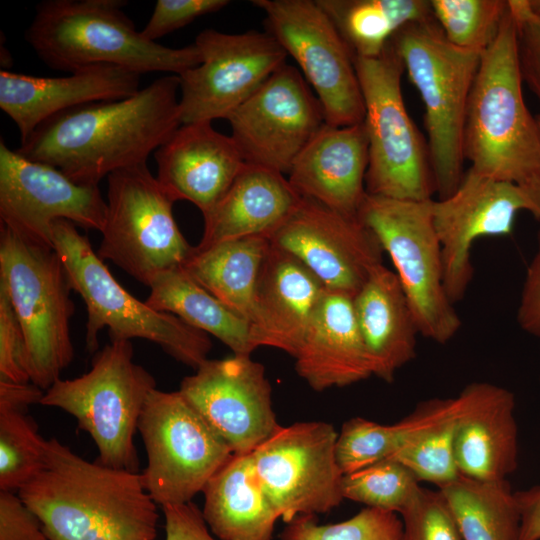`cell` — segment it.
<instances>
[{
    "label": "cell",
    "instance_id": "obj_1",
    "mask_svg": "<svg viewBox=\"0 0 540 540\" xmlns=\"http://www.w3.org/2000/svg\"><path fill=\"white\" fill-rule=\"evenodd\" d=\"M178 75L160 77L136 94L84 104L42 123L16 149L80 185L147 163L181 125Z\"/></svg>",
    "mask_w": 540,
    "mask_h": 540
},
{
    "label": "cell",
    "instance_id": "obj_2",
    "mask_svg": "<svg viewBox=\"0 0 540 540\" xmlns=\"http://www.w3.org/2000/svg\"><path fill=\"white\" fill-rule=\"evenodd\" d=\"M50 540H154L159 514L140 472L83 459L56 438L18 492Z\"/></svg>",
    "mask_w": 540,
    "mask_h": 540
},
{
    "label": "cell",
    "instance_id": "obj_3",
    "mask_svg": "<svg viewBox=\"0 0 540 540\" xmlns=\"http://www.w3.org/2000/svg\"><path fill=\"white\" fill-rule=\"evenodd\" d=\"M123 0H45L36 6L25 39L54 70L73 73L111 65L140 75H181L199 65L195 43L171 48L145 39L123 8Z\"/></svg>",
    "mask_w": 540,
    "mask_h": 540
},
{
    "label": "cell",
    "instance_id": "obj_4",
    "mask_svg": "<svg viewBox=\"0 0 540 540\" xmlns=\"http://www.w3.org/2000/svg\"><path fill=\"white\" fill-rule=\"evenodd\" d=\"M463 155L480 174L540 184V131L523 98L516 23L509 6L495 40L480 56L467 106Z\"/></svg>",
    "mask_w": 540,
    "mask_h": 540
},
{
    "label": "cell",
    "instance_id": "obj_5",
    "mask_svg": "<svg viewBox=\"0 0 540 540\" xmlns=\"http://www.w3.org/2000/svg\"><path fill=\"white\" fill-rule=\"evenodd\" d=\"M52 235L71 288L87 308L85 344L90 353L98 351V333L106 327L111 341H151L194 370L208 359L212 348L208 334L171 313L154 310L126 291L74 223L55 221Z\"/></svg>",
    "mask_w": 540,
    "mask_h": 540
},
{
    "label": "cell",
    "instance_id": "obj_6",
    "mask_svg": "<svg viewBox=\"0 0 540 540\" xmlns=\"http://www.w3.org/2000/svg\"><path fill=\"white\" fill-rule=\"evenodd\" d=\"M390 42L423 101L434 189L446 198L464 175L463 132L481 55L452 45L433 19L401 28Z\"/></svg>",
    "mask_w": 540,
    "mask_h": 540
},
{
    "label": "cell",
    "instance_id": "obj_7",
    "mask_svg": "<svg viewBox=\"0 0 540 540\" xmlns=\"http://www.w3.org/2000/svg\"><path fill=\"white\" fill-rule=\"evenodd\" d=\"M154 377L133 361L130 341H111L95 352L91 369L74 379H58L41 405L59 408L94 441L97 462L138 472L134 435Z\"/></svg>",
    "mask_w": 540,
    "mask_h": 540
},
{
    "label": "cell",
    "instance_id": "obj_8",
    "mask_svg": "<svg viewBox=\"0 0 540 540\" xmlns=\"http://www.w3.org/2000/svg\"><path fill=\"white\" fill-rule=\"evenodd\" d=\"M0 280L25 334L31 382L45 391L74 357L67 270L55 248L29 243L1 225Z\"/></svg>",
    "mask_w": 540,
    "mask_h": 540
},
{
    "label": "cell",
    "instance_id": "obj_9",
    "mask_svg": "<svg viewBox=\"0 0 540 540\" xmlns=\"http://www.w3.org/2000/svg\"><path fill=\"white\" fill-rule=\"evenodd\" d=\"M354 63L365 105L367 193L400 200L432 199L428 147L404 104L400 57L389 42L381 55L356 56Z\"/></svg>",
    "mask_w": 540,
    "mask_h": 540
},
{
    "label": "cell",
    "instance_id": "obj_10",
    "mask_svg": "<svg viewBox=\"0 0 540 540\" xmlns=\"http://www.w3.org/2000/svg\"><path fill=\"white\" fill-rule=\"evenodd\" d=\"M432 201L366 194L357 218L390 256L419 334L439 344L450 341L461 320L444 285L441 245Z\"/></svg>",
    "mask_w": 540,
    "mask_h": 540
},
{
    "label": "cell",
    "instance_id": "obj_11",
    "mask_svg": "<svg viewBox=\"0 0 540 540\" xmlns=\"http://www.w3.org/2000/svg\"><path fill=\"white\" fill-rule=\"evenodd\" d=\"M107 178V214L97 254L149 287L162 272L180 267L194 246L175 221V201L147 164Z\"/></svg>",
    "mask_w": 540,
    "mask_h": 540
},
{
    "label": "cell",
    "instance_id": "obj_12",
    "mask_svg": "<svg viewBox=\"0 0 540 540\" xmlns=\"http://www.w3.org/2000/svg\"><path fill=\"white\" fill-rule=\"evenodd\" d=\"M138 431L147 456L142 484L161 507L191 502L233 454L179 390L154 389Z\"/></svg>",
    "mask_w": 540,
    "mask_h": 540
},
{
    "label": "cell",
    "instance_id": "obj_13",
    "mask_svg": "<svg viewBox=\"0 0 540 540\" xmlns=\"http://www.w3.org/2000/svg\"><path fill=\"white\" fill-rule=\"evenodd\" d=\"M269 33L298 64L325 121L350 126L365 118L355 56L327 13L313 0H253Z\"/></svg>",
    "mask_w": 540,
    "mask_h": 540
},
{
    "label": "cell",
    "instance_id": "obj_14",
    "mask_svg": "<svg viewBox=\"0 0 540 540\" xmlns=\"http://www.w3.org/2000/svg\"><path fill=\"white\" fill-rule=\"evenodd\" d=\"M338 433L324 421L281 426L252 453L255 474L279 517L331 511L343 498L336 456Z\"/></svg>",
    "mask_w": 540,
    "mask_h": 540
},
{
    "label": "cell",
    "instance_id": "obj_15",
    "mask_svg": "<svg viewBox=\"0 0 540 540\" xmlns=\"http://www.w3.org/2000/svg\"><path fill=\"white\" fill-rule=\"evenodd\" d=\"M529 211L540 220V184L521 185L473 169L455 191L432 201V216L443 259L444 285L450 301L463 299L473 277L471 250L482 237L510 235L515 216Z\"/></svg>",
    "mask_w": 540,
    "mask_h": 540
},
{
    "label": "cell",
    "instance_id": "obj_16",
    "mask_svg": "<svg viewBox=\"0 0 540 540\" xmlns=\"http://www.w3.org/2000/svg\"><path fill=\"white\" fill-rule=\"evenodd\" d=\"M194 43L202 61L179 75L181 124L226 119L288 57L266 31L230 34L206 29Z\"/></svg>",
    "mask_w": 540,
    "mask_h": 540
},
{
    "label": "cell",
    "instance_id": "obj_17",
    "mask_svg": "<svg viewBox=\"0 0 540 540\" xmlns=\"http://www.w3.org/2000/svg\"><path fill=\"white\" fill-rule=\"evenodd\" d=\"M226 120L246 164L284 175L326 123L317 96L300 70L287 63Z\"/></svg>",
    "mask_w": 540,
    "mask_h": 540
},
{
    "label": "cell",
    "instance_id": "obj_18",
    "mask_svg": "<svg viewBox=\"0 0 540 540\" xmlns=\"http://www.w3.org/2000/svg\"><path fill=\"white\" fill-rule=\"evenodd\" d=\"M106 214L98 186L77 184L59 169L28 159L0 141V220L18 237L54 248L55 221L101 232Z\"/></svg>",
    "mask_w": 540,
    "mask_h": 540
},
{
    "label": "cell",
    "instance_id": "obj_19",
    "mask_svg": "<svg viewBox=\"0 0 540 540\" xmlns=\"http://www.w3.org/2000/svg\"><path fill=\"white\" fill-rule=\"evenodd\" d=\"M270 245L302 262L328 292L354 297L383 249L357 217L302 197L289 217L268 237Z\"/></svg>",
    "mask_w": 540,
    "mask_h": 540
},
{
    "label": "cell",
    "instance_id": "obj_20",
    "mask_svg": "<svg viewBox=\"0 0 540 540\" xmlns=\"http://www.w3.org/2000/svg\"><path fill=\"white\" fill-rule=\"evenodd\" d=\"M179 392L233 454L252 453L280 427L265 368L251 355L207 359Z\"/></svg>",
    "mask_w": 540,
    "mask_h": 540
},
{
    "label": "cell",
    "instance_id": "obj_21",
    "mask_svg": "<svg viewBox=\"0 0 540 540\" xmlns=\"http://www.w3.org/2000/svg\"><path fill=\"white\" fill-rule=\"evenodd\" d=\"M141 75L100 65L64 77L0 71V108L16 124L21 143L42 123L72 108L123 99L140 90Z\"/></svg>",
    "mask_w": 540,
    "mask_h": 540
},
{
    "label": "cell",
    "instance_id": "obj_22",
    "mask_svg": "<svg viewBox=\"0 0 540 540\" xmlns=\"http://www.w3.org/2000/svg\"><path fill=\"white\" fill-rule=\"evenodd\" d=\"M212 122L181 124L154 152L157 180L176 202L186 200L209 212L245 166L231 136Z\"/></svg>",
    "mask_w": 540,
    "mask_h": 540
},
{
    "label": "cell",
    "instance_id": "obj_23",
    "mask_svg": "<svg viewBox=\"0 0 540 540\" xmlns=\"http://www.w3.org/2000/svg\"><path fill=\"white\" fill-rule=\"evenodd\" d=\"M327 290L297 258L270 245L249 320L253 349L271 347L294 357Z\"/></svg>",
    "mask_w": 540,
    "mask_h": 540
},
{
    "label": "cell",
    "instance_id": "obj_24",
    "mask_svg": "<svg viewBox=\"0 0 540 540\" xmlns=\"http://www.w3.org/2000/svg\"><path fill=\"white\" fill-rule=\"evenodd\" d=\"M458 397L454 450L460 475L480 481L506 480L518 464L513 393L492 383L474 382Z\"/></svg>",
    "mask_w": 540,
    "mask_h": 540
},
{
    "label": "cell",
    "instance_id": "obj_25",
    "mask_svg": "<svg viewBox=\"0 0 540 540\" xmlns=\"http://www.w3.org/2000/svg\"><path fill=\"white\" fill-rule=\"evenodd\" d=\"M368 140L364 123H325L294 161L287 179L295 191L344 215L357 217L367 194Z\"/></svg>",
    "mask_w": 540,
    "mask_h": 540
},
{
    "label": "cell",
    "instance_id": "obj_26",
    "mask_svg": "<svg viewBox=\"0 0 540 540\" xmlns=\"http://www.w3.org/2000/svg\"><path fill=\"white\" fill-rule=\"evenodd\" d=\"M293 358L297 374L318 392L373 376L353 297L326 292Z\"/></svg>",
    "mask_w": 540,
    "mask_h": 540
},
{
    "label": "cell",
    "instance_id": "obj_27",
    "mask_svg": "<svg viewBox=\"0 0 540 540\" xmlns=\"http://www.w3.org/2000/svg\"><path fill=\"white\" fill-rule=\"evenodd\" d=\"M301 200L284 174L245 164L224 195L203 215V234L197 247L250 236L267 238Z\"/></svg>",
    "mask_w": 540,
    "mask_h": 540
},
{
    "label": "cell",
    "instance_id": "obj_28",
    "mask_svg": "<svg viewBox=\"0 0 540 540\" xmlns=\"http://www.w3.org/2000/svg\"><path fill=\"white\" fill-rule=\"evenodd\" d=\"M353 306L373 376L392 382L415 358L419 334L397 274L383 263L375 267L354 295Z\"/></svg>",
    "mask_w": 540,
    "mask_h": 540
},
{
    "label": "cell",
    "instance_id": "obj_29",
    "mask_svg": "<svg viewBox=\"0 0 540 540\" xmlns=\"http://www.w3.org/2000/svg\"><path fill=\"white\" fill-rule=\"evenodd\" d=\"M203 518L221 540H272L280 518L255 474L251 453L232 454L203 491Z\"/></svg>",
    "mask_w": 540,
    "mask_h": 540
},
{
    "label": "cell",
    "instance_id": "obj_30",
    "mask_svg": "<svg viewBox=\"0 0 540 540\" xmlns=\"http://www.w3.org/2000/svg\"><path fill=\"white\" fill-rule=\"evenodd\" d=\"M270 243L264 236L193 247L180 266L194 281L249 323L259 272Z\"/></svg>",
    "mask_w": 540,
    "mask_h": 540
},
{
    "label": "cell",
    "instance_id": "obj_31",
    "mask_svg": "<svg viewBox=\"0 0 540 540\" xmlns=\"http://www.w3.org/2000/svg\"><path fill=\"white\" fill-rule=\"evenodd\" d=\"M460 408L459 397L430 399L405 417L402 443L390 458L407 467L418 481L441 489L459 476L454 435Z\"/></svg>",
    "mask_w": 540,
    "mask_h": 540
},
{
    "label": "cell",
    "instance_id": "obj_32",
    "mask_svg": "<svg viewBox=\"0 0 540 540\" xmlns=\"http://www.w3.org/2000/svg\"><path fill=\"white\" fill-rule=\"evenodd\" d=\"M145 301L154 310L171 313L213 335L235 355H251L249 323L194 281L181 267L159 274Z\"/></svg>",
    "mask_w": 540,
    "mask_h": 540
},
{
    "label": "cell",
    "instance_id": "obj_33",
    "mask_svg": "<svg viewBox=\"0 0 540 540\" xmlns=\"http://www.w3.org/2000/svg\"><path fill=\"white\" fill-rule=\"evenodd\" d=\"M316 1L333 21L355 57H377L401 28L434 18L430 1Z\"/></svg>",
    "mask_w": 540,
    "mask_h": 540
},
{
    "label": "cell",
    "instance_id": "obj_34",
    "mask_svg": "<svg viewBox=\"0 0 540 540\" xmlns=\"http://www.w3.org/2000/svg\"><path fill=\"white\" fill-rule=\"evenodd\" d=\"M438 490L463 540H518L519 507L507 480L480 481L460 475Z\"/></svg>",
    "mask_w": 540,
    "mask_h": 540
},
{
    "label": "cell",
    "instance_id": "obj_35",
    "mask_svg": "<svg viewBox=\"0 0 540 540\" xmlns=\"http://www.w3.org/2000/svg\"><path fill=\"white\" fill-rule=\"evenodd\" d=\"M46 445L27 410L0 409V491L18 493L39 474Z\"/></svg>",
    "mask_w": 540,
    "mask_h": 540
},
{
    "label": "cell",
    "instance_id": "obj_36",
    "mask_svg": "<svg viewBox=\"0 0 540 540\" xmlns=\"http://www.w3.org/2000/svg\"><path fill=\"white\" fill-rule=\"evenodd\" d=\"M418 479L403 464L387 458L343 475L344 499L401 514L421 490Z\"/></svg>",
    "mask_w": 540,
    "mask_h": 540
},
{
    "label": "cell",
    "instance_id": "obj_37",
    "mask_svg": "<svg viewBox=\"0 0 540 540\" xmlns=\"http://www.w3.org/2000/svg\"><path fill=\"white\" fill-rule=\"evenodd\" d=\"M433 17L454 46L482 54L495 40L508 1L432 0Z\"/></svg>",
    "mask_w": 540,
    "mask_h": 540
},
{
    "label": "cell",
    "instance_id": "obj_38",
    "mask_svg": "<svg viewBox=\"0 0 540 540\" xmlns=\"http://www.w3.org/2000/svg\"><path fill=\"white\" fill-rule=\"evenodd\" d=\"M280 540H403V524L397 513L370 507L332 524H319L315 515H302L287 524Z\"/></svg>",
    "mask_w": 540,
    "mask_h": 540
},
{
    "label": "cell",
    "instance_id": "obj_39",
    "mask_svg": "<svg viewBox=\"0 0 540 540\" xmlns=\"http://www.w3.org/2000/svg\"><path fill=\"white\" fill-rule=\"evenodd\" d=\"M404 434L403 419L389 425L361 417L349 419L342 425L336 443L337 461L343 474L392 457Z\"/></svg>",
    "mask_w": 540,
    "mask_h": 540
},
{
    "label": "cell",
    "instance_id": "obj_40",
    "mask_svg": "<svg viewBox=\"0 0 540 540\" xmlns=\"http://www.w3.org/2000/svg\"><path fill=\"white\" fill-rule=\"evenodd\" d=\"M400 516L403 540H463L439 490L421 488Z\"/></svg>",
    "mask_w": 540,
    "mask_h": 540
},
{
    "label": "cell",
    "instance_id": "obj_41",
    "mask_svg": "<svg viewBox=\"0 0 540 540\" xmlns=\"http://www.w3.org/2000/svg\"><path fill=\"white\" fill-rule=\"evenodd\" d=\"M0 380L31 382L27 343L6 284L0 280Z\"/></svg>",
    "mask_w": 540,
    "mask_h": 540
},
{
    "label": "cell",
    "instance_id": "obj_42",
    "mask_svg": "<svg viewBox=\"0 0 540 540\" xmlns=\"http://www.w3.org/2000/svg\"><path fill=\"white\" fill-rule=\"evenodd\" d=\"M517 30V54L522 82H526L540 105V17L529 0H509Z\"/></svg>",
    "mask_w": 540,
    "mask_h": 540
},
{
    "label": "cell",
    "instance_id": "obj_43",
    "mask_svg": "<svg viewBox=\"0 0 540 540\" xmlns=\"http://www.w3.org/2000/svg\"><path fill=\"white\" fill-rule=\"evenodd\" d=\"M229 3L228 0H157L150 19L140 31L141 35L156 42L198 17L222 10Z\"/></svg>",
    "mask_w": 540,
    "mask_h": 540
},
{
    "label": "cell",
    "instance_id": "obj_44",
    "mask_svg": "<svg viewBox=\"0 0 540 540\" xmlns=\"http://www.w3.org/2000/svg\"><path fill=\"white\" fill-rule=\"evenodd\" d=\"M0 540H50L18 493L0 491Z\"/></svg>",
    "mask_w": 540,
    "mask_h": 540
},
{
    "label": "cell",
    "instance_id": "obj_45",
    "mask_svg": "<svg viewBox=\"0 0 540 540\" xmlns=\"http://www.w3.org/2000/svg\"><path fill=\"white\" fill-rule=\"evenodd\" d=\"M166 540H216L202 511L192 502L162 507Z\"/></svg>",
    "mask_w": 540,
    "mask_h": 540
},
{
    "label": "cell",
    "instance_id": "obj_46",
    "mask_svg": "<svg viewBox=\"0 0 540 540\" xmlns=\"http://www.w3.org/2000/svg\"><path fill=\"white\" fill-rule=\"evenodd\" d=\"M517 321L525 332L540 338V232L536 253L527 268Z\"/></svg>",
    "mask_w": 540,
    "mask_h": 540
},
{
    "label": "cell",
    "instance_id": "obj_47",
    "mask_svg": "<svg viewBox=\"0 0 540 540\" xmlns=\"http://www.w3.org/2000/svg\"><path fill=\"white\" fill-rule=\"evenodd\" d=\"M520 513L518 540H540V485L516 492Z\"/></svg>",
    "mask_w": 540,
    "mask_h": 540
},
{
    "label": "cell",
    "instance_id": "obj_48",
    "mask_svg": "<svg viewBox=\"0 0 540 540\" xmlns=\"http://www.w3.org/2000/svg\"><path fill=\"white\" fill-rule=\"evenodd\" d=\"M44 390L32 382L15 383L0 380V409L28 410L32 404H40Z\"/></svg>",
    "mask_w": 540,
    "mask_h": 540
},
{
    "label": "cell",
    "instance_id": "obj_49",
    "mask_svg": "<svg viewBox=\"0 0 540 540\" xmlns=\"http://www.w3.org/2000/svg\"><path fill=\"white\" fill-rule=\"evenodd\" d=\"M532 11L540 17V0H529Z\"/></svg>",
    "mask_w": 540,
    "mask_h": 540
},
{
    "label": "cell",
    "instance_id": "obj_50",
    "mask_svg": "<svg viewBox=\"0 0 540 540\" xmlns=\"http://www.w3.org/2000/svg\"><path fill=\"white\" fill-rule=\"evenodd\" d=\"M536 119H537V123H538V126H539V131H540V115L536 116Z\"/></svg>",
    "mask_w": 540,
    "mask_h": 540
}]
</instances>
